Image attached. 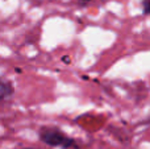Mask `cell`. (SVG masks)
<instances>
[{
	"instance_id": "7a4b0ae2",
	"label": "cell",
	"mask_w": 150,
	"mask_h": 149,
	"mask_svg": "<svg viewBox=\"0 0 150 149\" xmlns=\"http://www.w3.org/2000/svg\"><path fill=\"white\" fill-rule=\"evenodd\" d=\"M13 94V89L11 87L9 83H7L5 81L0 79V100H5L8 98H11Z\"/></svg>"
},
{
	"instance_id": "6da1fadb",
	"label": "cell",
	"mask_w": 150,
	"mask_h": 149,
	"mask_svg": "<svg viewBox=\"0 0 150 149\" xmlns=\"http://www.w3.org/2000/svg\"><path fill=\"white\" fill-rule=\"evenodd\" d=\"M40 139H41L42 143L47 144L49 147H58V148L67 149L75 145L73 139H70L69 136H66L65 133H62L58 129L44 128L40 132Z\"/></svg>"
},
{
	"instance_id": "277c9868",
	"label": "cell",
	"mask_w": 150,
	"mask_h": 149,
	"mask_svg": "<svg viewBox=\"0 0 150 149\" xmlns=\"http://www.w3.org/2000/svg\"><path fill=\"white\" fill-rule=\"evenodd\" d=\"M21 149H36V148H21Z\"/></svg>"
},
{
	"instance_id": "3957f363",
	"label": "cell",
	"mask_w": 150,
	"mask_h": 149,
	"mask_svg": "<svg viewBox=\"0 0 150 149\" xmlns=\"http://www.w3.org/2000/svg\"><path fill=\"white\" fill-rule=\"evenodd\" d=\"M142 7H144V13L148 15L149 13V0H144L142 1Z\"/></svg>"
}]
</instances>
